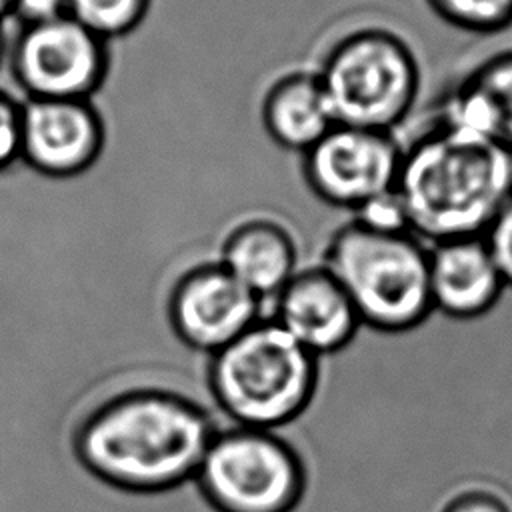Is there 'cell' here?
I'll list each match as a JSON object with an SVG mask.
<instances>
[{"label":"cell","mask_w":512,"mask_h":512,"mask_svg":"<svg viewBox=\"0 0 512 512\" xmlns=\"http://www.w3.org/2000/svg\"><path fill=\"white\" fill-rule=\"evenodd\" d=\"M224 426L192 400L134 388L98 404L80 424L76 448L84 464L110 484L162 490L196 478L200 462Z\"/></svg>","instance_id":"1"},{"label":"cell","mask_w":512,"mask_h":512,"mask_svg":"<svg viewBox=\"0 0 512 512\" xmlns=\"http://www.w3.org/2000/svg\"><path fill=\"white\" fill-rule=\"evenodd\" d=\"M396 194L424 244L482 236L512 194V150L438 120L404 148Z\"/></svg>","instance_id":"2"},{"label":"cell","mask_w":512,"mask_h":512,"mask_svg":"<svg viewBox=\"0 0 512 512\" xmlns=\"http://www.w3.org/2000/svg\"><path fill=\"white\" fill-rule=\"evenodd\" d=\"M322 266L372 330L414 332L434 314L428 248L410 232H374L350 220L332 234Z\"/></svg>","instance_id":"3"},{"label":"cell","mask_w":512,"mask_h":512,"mask_svg":"<svg viewBox=\"0 0 512 512\" xmlns=\"http://www.w3.org/2000/svg\"><path fill=\"white\" fill-rule=\"evenodd\" d=\"M316 356L272 318H260L210 358L216 404L236 426L272 430L306 404Z\"/></svg>","instance_id":"4"},{"label":"cell","mask_w":512,"mask_h":512,"mask_svg":"<svg viewBox=\"0 0 512 512\" xmlns=\"http://www.w3.org/2000/svg\"><path fill=\"white\" fill-rule=\"evenodd\" d=\"M336 124L394 132L420 92V66L408 42L386 28L342 36L316 70Z\"/></svg>","instance_id":"5"},{"label":"cell","mask_w":512,"mask_h":512,"mask_svg":"<svg viewBox=\"0 0 512 512\" xmlns=\"http://www.w3.org/2000/svg\"><path fill=\"white\" fill-rule=\"evenodd\" d=\"M196 482L222 512H286L300 494L302 472L270 430L228 426L212 438Z\"/></svg>","instance_id":"6"},{"label":"cell","mask_w":512,"mask_h":512,"mask_svg":"<svg viewBox=\"0 0 512 512\" xmlns=\"http://www.w3.org/2000/svg\"><path fill=\"white\" fill-rule=\"evenodd\" d=\"M8 56L24 98L92 100L108 76V42L72 16L20 26Z\"/></svg>","instance_id":"7"},{"label":"cell","mask_w":512,"mask_h":512,"mask_svg":"<svg viewBox=\"0 0 512 512\" xmlns=\"http://www.w3.org/2000/svg\"><path fill=\"white\" fill-rule=\"evenodd\" d=\"M402 152L394 132L336 124L304 154L302 174L322 202L354 212L396 188Z\"/></svg>","instance_id":"8"},{"label":"cell","mask_w":512,"mask_h":512,"mask_svg":"<svg viewBox=\"0 0 512 512\" xmlns=\"http://www.w3.org/2000/svg\"><path fill=\"white\" fill-rule=\"evenodd\" d=\"M164 308L180 342L208 356L266 318L264 302L218 260L180 274L164 298Z\"/></svg>","instance_id":"9"},{"label":"cell","mask_w":512,"mask_h":512,"mask_svg":"<svg viewBox=\"0 0 512 512\" xmlns=\"http://www.w3.org/2000/svg\"><path fill=\"white\" fill-rule=\"evenodd\" d=\"M104 144V118L92 100L20 102V162L36 176H80L98 162Z\"/></svg>","instance_id":"10"},{"label":"cell","mask_w":512,"mask_h":512,"mask_svg":"<svg viewBox=\"0 0 512 512\" xmlns=\"http://www.w3.org/2000/svg\"><path fill=\"white\" fill-rule=\"evenodd\" d=\"M266 318L314 356L340 350L362 326L348 294L322 264L298 270L268 304Z\"/></svg>","instance_id":"11"},{"label":"cell","mask_w":512,"mask_h":512,"mask_svg":"<svg viewBox=\"0 0 512 512\" xmlns=\"http://www.w3.org/2000/svg\"><path fill=\"white\" fill-rule=\"evenodd\" d=\"M428 270L432 308L452 320L484 316L506 288L482 236L432 244Z\"/></svg>","instance_id":"12"},{"label":"cell","mask_w":512,"mask_h":512,"mask_svg":"<svg viewBox=\"0 0 512 512\" xmlns=\"http://www.w3.org/2000/svg\"><path fill=\"white\" fill-rule=\"evenodd\" d=\"M512 150V48L498 50L446 92L440 118Z\"/></svg>","instance_id":"13"},{"label":"cell","mask_w":512,"mask_h":512,"mask_svg":"<svg viewBox=\"0 0 512 512\" xmlns=\"http://www.w3.org/2000/svg\"><path fill=\"white\" fill-rule=\"evenodd\" d=\"M218 262L264 304L298 272V248L288 228L256 216L238 222L220 244Z\"/></svg>","instance_id":"14"},{"label":"cell","mask_w":512,"mask_h":512,"mask_svg":"<svg viewBox=\"0 0 512 512\" xmlns=\"http://www.w3.org/2000/svg\"><path fill=\"white\" fill-rule=\"evenodd\" d=\"M260 118L274 144L306 154L334 126V116L318 72H290L264 94Z\"/></svg>","instance_id":"15"},{"label":"cell","mask_w":512,"mask_h":512,"mask_svg":"<svg viewBox=\"0 0 512 512\" xmlns=\"http://www.w3.org/2000/svg\"><path fill=\"white\" fill-rule=\"evenodd\" d=\"M152 0H70L68 16L110 42L128 36L148 16Z\"/></svg>","instance_id":"16"},{"label":"cell","mask_w":512,"mask_h":512,"mask_svg":"<svg viewBox=\"0 0 512 512\" xmlns=\"http://www.w3.org/2000/svg\"><path fill=\"white\" fill-rule=\"evenodd\" d=\"M446 24L480 36L498 34L512 26V0H426Z\"/></svg>","instance_id":"17"},{"label":"cell","mask_w":512,"mask_h":512,"mask_svg":"<svg viewBox=\"0 0 512 512\" xmlns=\"http://www.w3.org/2000/svg\"><path fill=\"white\" fill-rule=\"evenodd\" d=\"M352 222L374 232H408L406 216L396 194V188L356 208L352 212Z\"/></svg>","instance_id":"18"},{"label":"cell","mask_w":512,"mask_h":512,"mask_svg":"<svg viewBox=\"0 0 512 512\" xmlns=\"http://www.w3.org/2000/svg\"><path fill=\"white\" fill-rule=\"evenodd\" d=\"M482 238L506 282V288H512V194L496 212Z\"/></svg>","instance_id":"19"},{"label":"cell","mask_w":512,"mask_h":512,"mask_svg":"<svg viewBox=\"0 0 512 512\" xmlns=\"http://www.w3.org/2000/svg\"><path fill=\"white\" fill-rule=\"evenodd\" d=\"M436 512H512V506L492 488L468 486L446 496Z\"/></svg>","instance_id":"20"},{"label":"cell","mask_w":512,"mask_h":512,"mask_svg":"<svg viewBox=\"0 0 512 512\" xmlns=\"http://www.w3.org/2000/svg\"><path fill=\"white\" fill-rule=\"evenodd\" d=\"M20 102L0 88V170L20 160Z\"/></svg>","instance_id":"21"},{"label":"cell","mask_w":512,"mask_h":512,"mask_svg":"<svg viewBox=\"0 0 512 512\" xmlns=\"http://www.w3.org/2000/svg\"><path fill=\"white\" fill-rule=\"evenodd\" d=\"M70 0H14L12 16L22 26L40 24L68 14Z\"/></svg>","instance_id":"22"},{"label":"cell","mask_w":512,"mask_h":512,"mask_svg":"<svg viewBox=\"0 0 512 512\" xmlns=\"http://www.w3.org/2000/svg\"><path fill=\"white\" fill-rule=\"evenodd\" d=\"M12 4L14 0H0V22L12 16Z\"/></svg>","instance_id":"23"},{"label":"cell","mask_w":512,"mask_h":512,"mask_svg":"<svg viewBox=\"0 0 512 512\" xmlns=\"http://www.w3.org/2000/svg\"><path fill=\"white\" fill-rule=\"evenodd\" d=\"M6 54H8V50H6V36L2 32V22H0V66H2L4 58H6Z\"/></svg>","instance_id":"24"}]
</instances>
